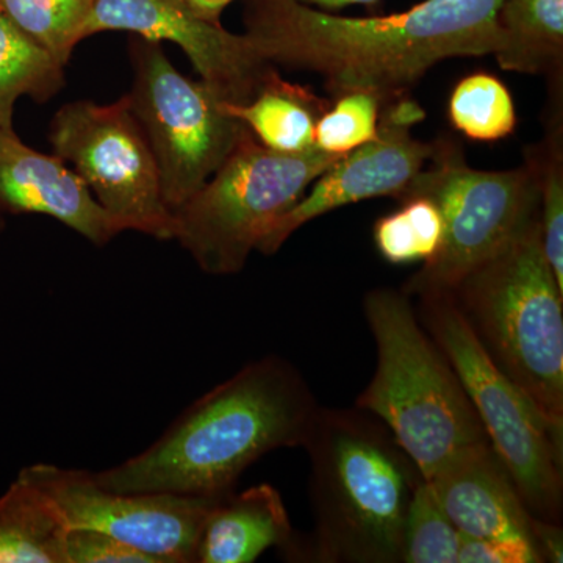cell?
Instances as JSON below:
<instances>
[{"instance_id":"obj_28","label":"cell","mask_w":563,"mask_h":563,"mask_svg":"<svg viewBox=\"0 0 563 563\" xmlns=\"http://www.w3.org/2000/svg\"><path fill=\"white\" fill-rule=\"evenodd\" d=\"M457 563H542V559L528 540L462 536Z\"/></svg>"},{"instance_id":"obj_15","label":"cell","mask_w":563,"mask_h":563,"mask_svg":"<svg viewBox=\"0 0 563 563\" xmlns=\"http://www.w3.org/2000/svg\"><path fill=\"white\" fill-rule=\"evenodd\" d=\"M426 481L462 536L528 540L536 547V517L529 512L490 443L465 448Z\"/></svg>"},{"instance_id":"obj_5","label":"cell","mask_w":563,"mask_h":563,"mask_svg":"<svg viewBox=\"0 0 563 563\" xmlns=\"http://www.w3.org/2000/svg\"><path fill=\"white\" fill-rule=\"evenodd\" d=\"M451 296L563 444V290L544 257L539 213Z\"/></svg>"},{"instance_id":"obj_1","label":"cell","mask_w":563,"mask_h":563,"mask_svg":"<svg viewBox=\"0 0 563 563\" xmlns=\"http://www.w3.org/2000/svg\"><path fill=\"white\" fill-rule=\"evenodd\" d=\"M503 0H424L388 16H339L298 0H251L246 32L274 66L320 74L332 96L404 95L437 63L498 46Z\"/></svg>"},{"instance_id":"obj_18","label":"cell","mask_w":563,"mask_h":563,"mask_svg":"<svg viewBox=\"0 0 563 563\" xmlns=\"http://www.w3.org/2000/svg\"><path fill=\"white\" fill-rule=\"evenodd\" d=\"M499 68L563 77V0H503L498 10Z\"/></svg>"},{"instance_id":"obj_4","label":"cell","mask_w":563,"mask_h":563,"mask_svg":"<svg viewBox=\"0 0 563 563\" xmlns=\"http://www.w3.org/2000/svg\"><path fill=\"white\" fill-rule=\"evenodd\" d=\"M363 312L376 342L377 366L355 407L383 421L422 477L431 479L465 448L488 442L483 424L407 292L368 291Z\"/></svg>"},{"instance_id":"obj_27","label":"cell","mask_w":563,"mask_h":563,"mask_svg":"<svg viewBox=\"0 0 563 563\" xmlns=\"http://www.w3.org/2000/svg\"><path fill=\"white\" fill-rule=\"evenodd\" d=\"M66 563H157L154 558L109 533L69 529L65 543Z\"/></svg>"},{"instance_id":"obj_12","label":"cell","mask_w":563,"mask_h":563,"mask_svg":"<svg viewBox=\"0 0 563 563\" xmlns=\"http://www.w3.org/2000/svg\"><path fill=\"white\" fill-rule=\"evenodd\" d=\"M424 118L426 111L407 92L384 101L376 139L329 166L309 195L269 225L255 251L276 254L303 224L351 203L373 198L398 201L432 155L433 143L412 133Z\"/></svg>"},{"instance_id":"obj_11","label":"cell","mask_w":563,"mask_h":563,"mask_svg":"<svg viewBox=\"0 0 563 563\" xmlns=\"http://www.w3.org/2000/svg\"><path fill=\"white\" fill-rule=\"evenodd\" d=\"M57 507L68 529L109 533L157 563H196L211 504L172 493L118 492L95 473L35 463L21 470Z\"/></svg>"},{"instance_id":"obj_2","label":"cell","mask_w":563,"mask_h":563,"mask_svg":"<svg viewBox=\"0 0 563 563\" xmlns=\"http://www.w3.org/2000/svg\"><path fill=\"white\" fill-rule=\"evenodd\" d=\"M318 410L302 374L266 355L196 399L146 450L95 477L110 490L220 499L263 455L302 448Z\"/></svg>"},{"instance_id":"obj_25","label":"cell","mask_w":563,"mask_h":563,"mask_svg":"<svg viewBox=\"0 0 563 563\" xmlns=\"http://www.w3.org/2000/svg\"><path fill=\"white\" fill-rule=\"evenodd\" d=\"M462 533L422 479L404 521L399 563H457Z\"/></svg>"},{"instance_id":"obj_17","label":"cell","mask_w":563,"mask_h":563,"mask_svg":"<svg viewBox=\"0 0 563 563\" xmlns=\"http://www.w3.org/2000/svg\"><path fill=\"white\" fill-rule=\"evenodd\" d=\"M331 102L310 87L282 79L276 69L250 102H222V109L268 150L301 154L313 150L314 128Z\"/></svg>"},{"instance_id":"obj_3","label":"cell","mask_w":563,"mask_h":563,"mask_svg":"<svg viewBox=\"0 0 563 563\" xmlns=\"http://www.w3.org/2000/svg\"><path fill=\"white\" fill-rule=\"evenodd\" d=\"M302 448L317 561L399 563L404 521L424 477L387 426L358 407H320Z\"/></svg>"},{"instance_id":"obj_10","label":"cell","mask_w":563,"mask_h":563,"mask_svg":"<svg viewBox=\"0 0 563 563\" xmlns=\"http://www.w3.org/2000/svg\"><path fill=\"white\" fill-rule=\"evenodd\" d=\"M52 154L73 166L122 232L173 240V211L128 95L118 101L65 103L51 121Z\"/></svg>"},{"instance_id":"obj_22","label":"cell","mask_w":563,"mask_h":563,"mask_svg":"<svg viewBox=\"0 0 563 563\" xmlns=\"http://www.w3.org/2000/svg\"><path fill=\"white\" fill-rule=\"evenodd\" d=\"M451 125L466 139L496 143L517 129V110L509 88L488 73L457 81L448 103Z\"/></svg>"},{"instance_id":"obj_24","label":"cell","mask_w":563,"mask_h":563,"mask_svg":"<svg viewBox=\"0 0 563 563\" xmlns=\"http://www.w3.org/2000/svg\"><path fill=\"white\" fill-rule=\"evenodd\" d=\"M96 0H0V10L63 68L84 41Z\"/></svg>"},{"instance_id":"obj_19","label":"cell","mask_w":563,"mask_h":563,"mask_svg":"<svg viewBox=\"0 0 563 563\" xmlns=\"http://www.w3.org/2000/svg\"><path fill=\"white\" fill-rule=\"evenodd\" d=\"M68 531L57 507L21 472L0 495V563H66Z\"/></svg>"},{"instance_id":"obj_21","label":"cell","mask_w":563,"mask_h":563,"mask_svg":"<svg viewBox=\"0 0 563 563\" xmlns=\"http://www.w3.org/2000/svg\"><path fill=\"white\" fill-rule=\"evenodd\" d=\"M547 133L525 152L539 188V221L544 257L563 290V114L562 85H548Z\"/></svg>"},{"instance_id":"obj_30","label":"cell","mask_w":563,"mask_h":563,"mask_svg":"<svg viewBox=\"0 0 563 563\" xmlns=\"http://www.w3.org/2000/svg\"><path fill=\"white\" fill-rule=\"evenodd\" d=\"M199 16L211 22H221L222 11L235 0H185Z\"/></svg>"},{"instance_id":"obj_13","label":"cell","mask_w":563,"mask_h":563,"mask_svg":"<svg viewBox=\"0 0 563 563\" xmlns=\"http://www.w3.org/2000/svg\"><path fill=\"white\" fill-rule=\"evenodd\" d=\"M102 32H131L155 43L176 44L199 80L221 102L233 106L250 102L277 69L244 33L203 20L185 0H96L84 38Z\"/></svg>"},{"instance_id":"obj_26","label":"cell","mask_w":563,"mask_h":563,"mask_svg":"<svg viewBox=\"0 0 563 563\" xmlns=\"http://www.w3.org/2000/svg\"><path fill=\"white\" fill-rule=\"evenodd\" d=\"M314 128V147L325 154L346 155L376 139L384 99L373 91L333 96Z\"/></svg>"},{"instance_id":"obj_16","label":"cell","mask_w":563,"mask_h":563,"mask_svg":"<svg viewBox=\"0 0 563 563\" xmlns=\"http://www.w3.org/2000/svg\"><path fill=\"white\" fill-rule=\"evenodd\" d=\"M269 548L295 551L296 540L280 493L261 484L211 504L196 563H252Z\"/></svg>"},{"instance_id":"obj_6","label":"cell","mask_w":563,"mask_h":563,"mask_svg":"<svg viewBox=\"0 0 563 563\" xmlns=\"http://www.w3.org/2000/svg\"><path fill=\"white\" fill-rule=\"evenodd\" d=\"M342 157L317 147L282 154L244 128L220 169L173 211V240L203 273L243 272L269 225Z\"/></svg>"},{"instance_id":"obj_9","label":"cell","mask_w":563,"mask_h":563,"mask_svg":"<svg viewBox=\"0 0 563 563\" xmlns=\"http://www.w3.org/2000/svg\"><path fill=\"white\" fill-rule=\"evenodd\" d=\"M131 62L125 95L157 162L163 199L174 211L220 169L244 125L202 80L177 70L161 43L133 41Z\"/></svg>"},{"instance_id":"obj_8","label":"cell","mask_w":563,"mask_h":563,"mask_svg":"<svg viewBox=\"0 0 563 563\" xmlns=\"http://www.w3.org/2000/svg\"><path fill=\"white\" fill-rule=\"evenodd\" d=\"M418 318L453 365L488 443L533 517L562 515L563 444L531 399L493 362L453 296L420 299Z\"/></svg>"},{"instance_id":"obj_23","label":"cell","mask_w":563,"mask_h":563,"mask_svg":"<svg viewBox=\"0 0 563 563\" xmlns=\"http://www.w3.org/2000/svg\"><path fill=\"white\" fill-rule=\"evenodd\" d=\"M443 232L439 206L426 196H410L376 221L373 239L384 261L409 265L431 261L442 246Z\"/></svg>"},{"instance_id":"obj_29","label":"cell","mask_w":563,"mask_h":563,"mask_svg":"<svg viewBox=\"0 0 563 563\" xmlns=\"http://www.w3.org/2000/svg\"><path fill=\"white\" fill-rule=\"evenodd\" d=\"M532 533L537 553L542 562L561 563L563 561V533L558 523L536 517Z\"/></svg>"},{"instance_id":"obj_20","label":"cell","mask_w":563,"mask_h":563,"mask_svg":"<svg viewBox=\"0 0 563 563\" xmlns=\"http://www.w3.org/2000/svg\"><path fill=\"white\" fill-rule=\"evenodd\" d=\"M65 87V68L0 10V129H14L22 98L46 103Z\"/></svg>"},{"instance_id":"obj_31","label":"cell","mask_w":563,"mask_h":563,"mask_svg":"<svg viewBox=\"0 0 563 563\" xmlns=\"http://www.w3.org/2000/svg\"><path fill=\"white\" fill-rule=\"evenodd\" d=\"M298 2L306 3V5L314 7V9L322 11L343 10L352 5H374L379 0H298Z\"/></svg>"},{"instance_id":"obj_32","label":"cell","mask_w":563,"mask_h":563,"mask_svg":"<svg viewBox=\"0 0 563 563\" xmlns=\"http://www.w3.org/2000/svg\"><path fill=\"white\" fill-rule=\"evenodd\" d=\"M5 229V214L0 213V233Z\"/></svg>"},{"instance_id":"obj_14","label":"cell","mask_w":563,"mask_h":563,"mask_svg":"<svg viewBox=\"0 0 563 563\" xmlns=\"http://www.w3.org/2000/svg\"><path fill=\"white\" fill-rule=\"evenodd\" d=\"M0 213L49 217L96 246L122 233L68 163L27 146L14 129H0Z\"/></svg>"},{"instance_id":"obj_7","label":"cell","mask_w":563,"mask_h":563,"mask_svg":"<svg viewBox=\"0 0 563 563\" xmlns=\"http://www.w3.org/2000/svg\"><path fill=\"white\" fill-rule=\"evenodd\" d=\"M432 143L431 166L398 199L426 196L442 211V246L402 288L420 299L451 295L539 213V188L529 163L507 172H481L466 163L455 140L442 136Z\"/></svg>"}]
</instances>
